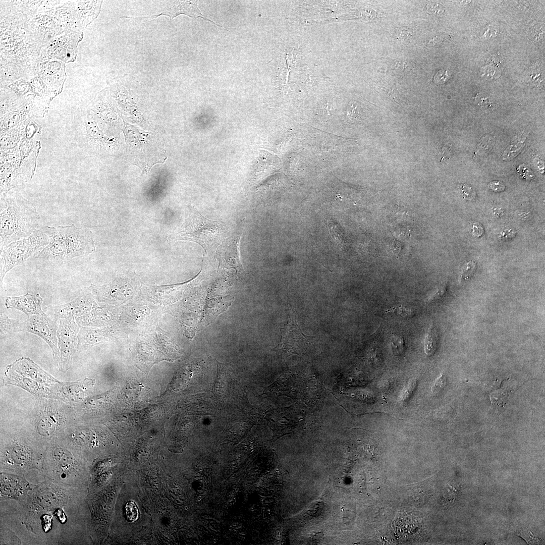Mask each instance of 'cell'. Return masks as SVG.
I'll return each mask as SVG.
<instances>
[{"label": "cell", "instance_id": "obj_16", "mask_svg": "<svg viewBox=\"0 0 545 545\" xmlns=\"http://www.w3.org/2000/svg\"><path fill=\"white\" fill-rule=\"evenodd\" d=\"M27 453L24 449L19 447H16L13 449L12 459L16 464L20 465L21 468H25L24 464H26L28 461V456L27 455H26L27 454ZM26 466L28 467L27 465Z\"/></svg>", "mask_w": 545, "mask_h": 545}, {"label": "cell", "instance_id": "obj_2", "mask_svg": "<svg viewBox=\"0 0 545 545\" xmlns=\"http://www.w3.org/2000/svg\"><path fill=\"white\" fill-rule=\"evenodd\" d=\"M95 250L92 231L87 228H77L73 224L55 227L52 241L38 257L45 260L61 261L83 257Z\"/></svg>", "mask_w": 545, "mask_h": 545}, {"label": "cell", "instance_id": "obj_6", "mask_svg": "<svg viewBox=\"0 0 545 545\" xmlns=\"http://www.w3.org/2000/svg\"><path fill=\"white\" fill-rule=\"evenodd\" d=\"M25 331L42 338L50 347L54 356L59 357V350L56 322L44 313L32 315L25 321Z\"/></svg>", "mask_w": 545, "mask_h": 545}, {"label": "cell", "instance_id": "obj_13", "mask_svg": "<svg viewBox=\"0 0 545 545\" xmlns=\"http://www.w3.org/2000/svg\"><path fill=\"white\" fill-rule=\"evenodd\" d=\"M176 5L164 10L161 13L157 15L149 16L146 17H157L161 15H167L173 19L179 15L184 14L191 18L201 17L204 20L213 22L212 20L205 18L202 15L197 6L196 2L176 1Z\"/></svg>", "mask_w": 545, "mask_h": 545}, {"label": "cell", "instance_id": "obj_23", "mask_svg": "<svg viewBox=\"0 0 545 545\" xmlns=\"http://www.w3.org/2000/svg\"><path fill=\"white\" fill-rule=\"evenodd\" d=\"M397 312L398 313L403 316H409L412 314L411 310L406 309L405 307H403L402 306H400L398 308Z\"/></svg>", "mask_w": 545, "mask_h": 545}, {"label": "cell", "instance_id": "obj_1", "mask_svg": "<svg viewBox=\"0 0 545 545\" xmlns=\"http://www.w3.org/2000/svg\"><path fill=\"white\" fill-rule=\"evenodd\" d=\"M41 217L34 205L18 192L1 194L0 250L39 229Z\"/></svg>", "mask_w": 545, "mask_h": 545}, {"label": "cell", "instance_id": "obj_21", "mask_svg": "<svg viewBox=\"0 0 545 545\" xmlns=\"http://www.w3.org/2000/svg\"><path fill=\"white\" fill-rule=\"evenodd\" d=\"M450 76L448 74V71L442 70L437 73L434 77V80L435 83L441 84L447 82Z\"/></svg>", "mask_w": 545, "mask_h": 545}, {"label": "cell", "instance_id": "obj_22", "mask_svg": "<svg viewBox=\"0 0 545 545\" xmlns=\"http://www.w3.org/2000/svg\"><path fill=\"white\" fill-rule=\"evenodd\" d=\"M489 187L491 190L496 192H500L503 191L505 189V186L500 182H492L490 183Z\"/></svg>", "mask_w": 545, "mask_h": 545}, {"label": "cell", "instance_id": "obj_15", "mask_svg": "<svg viewBox=\"0 0 545 545\" xmlns=\"http://www.w3.org/2000/svg\"><path fill=\"white\" fill-rule=\"evenodd\" d=\"M439 343V335L433 323H431L426 333L424 344L425 353L428 356L435 353Z\"/></svg>", "mask_w": 545, "mask_h": 545}, {"label": "cell", "instance_id": "obj_3", "mask_svg": "<svg viewBox=\"0 0 545 545\" xmlns=\"http://www.w3.org/2000/svg\"><path fill=\"white\" fill-rule=\"evenodd\" d=\"M54 231L55 227H40L28 237L10 243L1 251V283L9 271L45 248L52 241Z\"/></svg>", "mask_w": 545, "mask_h": 545}, {"label": "cell", "instance_id": "obj_11", "mask_svg": "<svg viewBox=\"0 0 545 545\" xmlns=\"http://www.w3.org/2000/svg\"><path fill=\"white\" fill-rule=\"evenodd\" d=\"M53 464L50 466L57 477L65 478L71 477L72 474L79 473V465H77L71 454L67 451L57 449L53 452Z\"/></svg>", "mask_w": 545, "mask_h": 545}, {"label": "cell", "instance_id": "obj_10", "mask_svg": "<svg viewBox=\"0 0 545 545\" xmlns=\"http://www.w3.org/2000/svg\"><path fill=\"white\" fill-rule=\"evenodd\" d=\"M43 298L38 293L36 295L26 293L17 297H8L5 306L8 309H15L24 313L29 317L44 313L41 309Z\"/></svg>", "mask_w": 545, "mask_h": 545}, {"label": "cell", "instance_id": "obj_24", "mask_svg": "<svg viewBox=\"0 0 545 545\" xmlns=\"http://www.w3.org/2000/svg\"><path fill=\"white\" fill-rule=\"evenodd\" d=\"M482 228H483V227L481 226V225H479V223L478 224V223H477V224L475 223V224H474V225L473 226V229H476V230L474 231L473 233L477 236L480 237V236H481L482 235V233H483V229H482Z\"/></svg>", "mask_w": 545, "mask_h": 545}, {"label": "cell", "instance_id": "obj_9", "mask_svg": "<svg viewBox=\"0 0 545 545\" xmlns=\"http://www.w3.org/2000/svg\"><path fill=\"white\" fill-rule=\"evenodd\" d=\"M241 234H236L225 240L217 248L218 257L238 272H244L240 258L239 244Z\"/></svg>", "mask_w": 545, "mask_h": 545}, {"label": "cell", "instance_id": "obj_18", "mask_svg": "<svg viewBox=\"0 0 545 545\" xmlns=\"http://www.w3.org/2000/svg\"><path fill=\"white\" fill-rule=\"evenodd\" d=\"M416 385L417 380L415 378H412L409 380L402 391L400 397V400L401 402H406L410 398Z\"/></svg>", "mask_w": 545, "mask_h": 545}, {"label": "cell", "instance_id": "obj_8", "mask_svg": "<svg viewBox=\"0 0 545 545\" xmlns=\"http://www.w3.org/2000/svg\"><path fill=\"white\" fill-rule=\"evenodd\" d=\"M96 305L90 297L83 295L68 303L53 307L52 310L57 319H76L88 313Z\"/></svg>", "mask_w": 545, "mask_h": 545}, {"label": "cell", "instance_id": "obj_25", "mask_svg": "<svg viewBox=\"0 0 545 545\" xmlns=\"http://www.w3.org/2000/svg\"><path fill=\"white\" fill-rule=\"evenodd\" d=\"M201 499V497L200 496H199L198 497V500L200 501Z\"/></svg>", "mask_w": 545, "mask_h": 545}, {"label": "cell", "instance_id": "obj_7", "mask_svg": "<svg viewBox=\"0 0 545 545\" xmlns=\"http://www.w3.org/2000/svg\"><path fill=\"white\" fill-rule=\"evenodd\" d=\"M308 341L295 318L291 316L281 329V340L278 348L287 355L301 354L306 351Z\"/></svg>", "mask_w": 545, "mask_h": 545}, {"label": "cell", "instance_id": "obj_5", "mask_svg": "<svg viewBox=\"0 0 545 545\" xmlns=\"http://www.w3.org/2000/svg\"><path fill=\"white\" fill-rule=\"evenodd\" d=\"M79 325L74 319H60L57 336L60 364L63 369L68 368L78 348Z\"/></svg>", "mask_w": 545, "mask_h": 545}, {"label": "cell", "instance_id": "obj_12", "mask_svg": "<svg viewBox=\"0 0 545 545\" xmlns=\"http://www.w3.org/2000/svg\"><path fill=\"white\" fill-rule=\"evenodd\" d=\"M267 420L270 427L278 435L291 432L296 425L294 418L287 409L284 408L269 413L267 416Z\"/></svg>", "mask_w": 545, "mask_h": 545}, {"label": "cell", "instance_id": "obj_28", "mask_svg": "<svg viewBox=\"0 0 545 545\" xmlns=\"http://www.w3.org/2000/svg\"><path fill=\"white\" fill-rule=\"evenodd\" d=\"M200 471H202V469L200 468Z\"/></svg>", "mask_w": 545, "mask_h": 545}, {"label": "cell", "instance_id": "obj_19", "mask_svg": "<svg viewBox=\"0 0 545 545\" xmlns=\"http://www.w3.org/2000/svg\"><path fill=\"white\" fill-rule=\"evenodd\" d=\"M127 517L131 521H136L138 517V510L136 505L133 501L128 502L125 507Z\"/></svg>", "mask_w": 545, "mask_h": 545}, {"label": "cell", "instance_id": "obj_4", "mask_svg": "<svg viewBox=\"0 0 545 545\" xmlns=\"http://www.w3.org/2000/svg\"><path fill=\"white\" fill-rule=\"evenodd\" d=\"M226 232L224 223L207 219L189 206L185 226L178 234L177 238L196 242L205 250H210L220 243Z\"/></svg>", "mask_w": 545, "mask_h": 545}, {"label": "cell", "instance_id": "obj_29", "mask_svg": "<svg viewBox=\"0 0 545 545\" xmlns=\"http://www.w3.org/2000/svg\"><path fill=\"white\" fill-rule=\"evenodd\" d=\"M185 509H187V507H185Z\"/></svg>", "mask_w": 545, "mask_h": 545}, {"label": "cell", "instance_id": "obj_20", "mask_svg": "<svg viewBox=\"0 0 545 545\" xmlns=\"http://www.w3.org/2000/svg\"><path fill=\"white\" fill-rule=\"evenodd\" d=\"M447 384L446 376L444 373L440 375L435 380L432 387L431 392L433 395H437L442 391L445 387Z\"/></svg>", "mask_w": 545, "mask_h": 545}, {"label": "cell", "instance_id": "obj_26", "mask_svg": "<svg viewBox=\"0 0 545 545\" xmlns=\"http://www.w3.org/2000/svg\"><path fill=\"white\" fill-rule=\"evenodd\" d=\"M240 534H244V535H245V533H243V532H240Z\"/></svg>", "mask_w": 545, "mask_h": 545}, {"label": "cell", "instance_id": "obj_14", "mask_svg": "<svg viewBox=\"0 0 545 545\" xmlns=\"http://www.w3.org/2000/svg\"><path fill=\"white\" fill-rule=\"evenodd\" d=\"M1 335L6 336L12 334L25 331L24 322H21L18 319L10 318L6 314L1 312L0 315Z\"/></svg>", "mask_w": 545, "mask_h": 545}, {"label": "cell", "instance_id": "obj_17", "mask_svg": "<svg viewBox=\"0 0 545 545\" xmlns=\"http://www.w3.org/2000/svg\"><path fill=\"white\" fill-rule=\"evenodd\" d=\"M391 345L393 353L396 355H402L405 350V345L403 338L397 335H393L390 339Z\"/></svg>", "mask_w": 545, "mask_h": 545}, {"label": "cell", "instance_id": "obj_27", "mask_svg": "<svg viewBox=\"0 0 545 545\" xmlns=\"http://www.w3.org/2000/svg\"><path fill=\"white\" fill-rule=\"evenodd\" d=\"M213 541H214V542H216V540H215V539H214V540H213Z\"/></svg>", "mask_w": 545, "mask_h": 545}]
</instances>
